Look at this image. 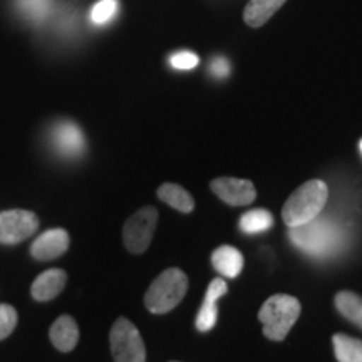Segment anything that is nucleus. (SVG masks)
I'll return each instance as SVG.
<instances>
[{
	"mask_svg": "<svg viewBox=\"0 0 362 362\" xmlns=\"http://www.w3.org/2000/svg\"><path fill=\"white\" fill-rule=\"evenodd\" d=\"M329 188L322 180H310L291 194L282 208V218L288 228L309 223L324 210Z\"/></svg>",
	"mask_w": 362,
	"mask_h": 362,
	"instance_id": "1",
	"label": "nucleus"
},
{
	"mask_svg": "<svg viewBox=\"0 0 362 362\" xmlns=\"http://www.w3.org/2000/svg\"><path fill=\"white\" fill-rule=\"evenodd\" d=\"M300 310V302L292 296L277 293L267 298L259 312L265 337H269L270 341H284L291 332L292 325L297 322Z\"/></svg>",
	"mask_w": 362,
	"mask_h": 362,
	"instance_id": "2",
	"label": "nucleus"
},
{
	"mask_svg": "<svg viewBox=\"0 0 362 362\" xmlns=\"http://www.w3.org/2000/svg\"><path fill=\"white\" fill-rule=\"evenodd\" d=\"M188 291V277L180 269H168L158 275L155 282L149 285L144 305L151 314H166L173 310L183 300Z\"/></svg>",
	"mask_w": 362,
	"mask_h": 362,
	"instance_id": "3",
	"label": "nucleus"
},
{
	"mask_svg": "<svg viewBox=\"0 0 362 362\" xmlns=\"http://www.w3.org/2000/svg\"><path fill=\"white\" fill-rule=\"evenodd\" d=\"M110 341L116 362H146V349L141 334L131 320L119 317L112 325Z\"/></svg>",
	"mask_w": 362,
	"mask_h": 362,
	"instance_id": "4",
	"label": "nucleus"
},
{
	"mask_svg": "<svg viewBox=\"0 0 362 362\" xmlns=\"http://www.w3.org/2000/svg\"><path fill=\"white\" fill-rule=\"evenodd\" d=\"M158 221V211L153 206H144L124 223L123 240L131 253H143L151 243Z\"/></svg>",
	"mask_w": 362,
	"mask_h": 362,
	"instance_id": "5",
	"label": "nucleus"
},
{
	"mask_svg": "<svg viewBox=\"0 0 362 362\" xmlns=\"http://www.w3.org/2000/svg\"><path fill=\"white\" fill-rule=\"evenodd\" d=\"M291 238L297 247L309 253H325L336 242V232L327 221L310 220L309 223L292 226Z\"/></svg>",
	"mask_w": 362,
	"mask_h": 362,
	"instance_id": "6",
	"label": "nucleus"
},
{
	"mask_svg": "<svg viewBox=\"0 0 362 362\" xmlns=\"http://www.w3.org/2000/svg\"><path fill=\"white\" fill-rule=\"evenodd\" d=\"M39 218L33 211L7 210L0 214V243L16 245L37 232Z\"/></svg>",
	"mask_w": 362,
	"mask_h": 362,
	"instance_id": "7",
	"label": "nucleus"
},
{
	"mask_svg": "<svg viewBox=\"0 0 362 362\" xmlns=\"http://www.w3.org/2000/svg\"><path fill=\"white\" fill-rule=\"evenodd\" d=\"M210 187L214 189L216 197L221 198V200L232 206L250 205L257 197L255 187H253L252 181L248 180L221 176V178H215L211 181Z\"/></svg>",
	"mask_w": 362,
	"mask_h": 362,
	"instance_id": "8",
	"label": "nucleus"
},
{
	"mask_svg": "<svg viewBox=\"0 0 362 362\" xmlns=\"http://www.w3.org/2000/svg\"><path fill=\"white\" fill-rule=\"evenodd\" d=\"M69 233L64 228H52L44 232L30 247V253L37 260H52L61 257L69 248Z\"/></svg>",
	"mask_w": 362,
	"mask_h": 362,
	"instance_id": "9",
	"label": "nucleus"
},
{
	"mask_svg": "<svg viewBox=\"0 0 362 362\" xmlns=\"http://www.w3.org/2000/svg\"><path fill=\"white\" fill-rule=\"evenodd\" d=\"M52 144L59 155L66 158H78L83 155L86 141L83 131L74 123H59L52 131Z\"/></svg>",
	"mask_w": 362,
	"mask_h": 362,
	"instance_id": "10",
	"label": "nucleus"
},
{
	"mask_svg": "<svg viewBox=\"0 0 362 362\" xmlns=\"http://www.w3.org/2000/svg\"><path fill=\"white\" fill-rule=\"evenodd\" d=\"M226 291H228V287H226V282L223 279L211 280V284L208 285L205 300H203L202 309L197 315V329L200 330V332H208V330L215 327L216 319H218L216 300H218L221 296H225Z\"/></svg>",
	"mask_w": 362,
	"mask_h": 362,
	"instance_id": "11",
	"label": "nucleus"
},
{
	"mask_svg": "<svg viewBox=\"0 0 362 362\" xmlns=\"http://www.w3.org/2000/svg\"><path fill=\"white\" fill-rule=\"evenodd\" d=\"M66 282H67V275L64 270L61 269L45 270L34 280L30 293H33V297L39 302L52 300L54 297H57L59 293L62 292Z\"/></svg>",
	"mask_w": 362,
	"mask_h": 362,
	"instance_id": "12",
	"label": "nucleus"
},
{
	"mask_svg": "<svg viewBox=\"0 0 362 362\" xmlns=\"http://www.w3.org/2000/svg\"><path fill=\"white\" fill-rule=\"evenodd\" d=\"M51 342L54 347L61 352H71L78 346L79 341V327L78 322L72 319L71 315H61L51 325V332H49Z\"/></svg>",
	"mask_w": 362,
	"mask_h": 362,
	"instance_id": "13",
	"label": "nucleus"
},
{
	"mask_svg": "<svg viewBox=\"0 0 362 362\" xmlns=\"http://www.w3.org/2000/svg\"><path fill=\"white\" fill-rule=\"evenodd\" d=\"M211 264L220 275L226 279H235L243 269V255L235 247L223 245L214 252Z\"/></svg>",
	"mask_w": 362,
	"mask_h": 362,
	"instance_id": "14",
	"label": "nucleus"
},
{
	"mask_svg": "<svg viewBox=\"0 0 362 362\" xmlns=\"http://www.w3.org/2000/svg\"><path fill=\"white\" fill-rule=\"evenodd\" d=\"M287 0H250L247 4L245 11H243V21L248 27H253V29H259L264 24H267L272 19L275 12L279 11L280 7Z\"/></svg>",
	"mask_w": 362,
	"mask_h": 362,
	"instance_id": "15",
	"label": "nucleus"
},
{
	"mask_svg": "<svg viewBox=\"0 0 362 362\" xmlns=\"http://www.w3.org/2000/svg\"><path fill=\"white\" fill-rule=\"evenodd\" d=\"M158 198L161 202H165L166 205H170L175 210L181 211V214H189L194 210V200L187 189L180 185L175 183H165L158 188Z\"/></svg>",
	"mask_w": 362,
	"mask_h": 362,
	"instance_id": "16",
	"label": "nucleus"
},
{
	"mask_svg": "<svg viewBox=\"0 0 362 362\" xmlns=\"http://www.w3.org/2000/svg\"><path fill=\"white\" fill-rule=\"evenodd\" d=\"M334 352L339 362H362V341L346 334H336L332 337Z\"/></svg>",
	"mask_w": 362,
	"mask_h": 362,
	"instance_id": "17",
	"label": "nucleus"
},
{
	"mask_svg": "<svg viewBox=\"0 0 362 362\" xmlns=\"http://www.w3.org/2000/svg\"><path fill=\"white\" fill-rule=\"evenodd\" d=\"M336 307L341 315L362 329V297L354 292L344 291L336 296Z\"/></svg>",
	"mask_w": 362,
	"mask_h": 362,
	"instance_id": "18",
	"label": "nucleus"
},
{
	"mask_svg": "<svg viewBox=\"0 0 362 362\" xmlns=\"http://www.w3.org/2000/svg\"><path fill=\"white\" fill-rule=\"evenodd\" d=\"M274 226V216L267 210H250L240 218V228L245 233H262Z\"/></svg>",
	"mask_w": 362,
	"mask_h": 362,
	"instance_id": "19",
	"label": "nucleus"
},
{
	"mask_svg": "<svg viewBox=\"0 0 362 362\" xmlns=\"http://www.w3.org/2000/svg\"><path fill=\"white\" fill-rule=\"evenodd\" d=\"M17 325V310L7 304H0V341L7 339Z\"/></svg>",
	"mask_w": 362,
	"mask_h": 362,
	"instance_id": "20",
	"label": "nucleus"
},
{
	"mask_svg": "<svg viewBox=\"0 0 362 362\" xmlns=\"http://www.w3.org/2000/svg\"><path fill=\"white\" fill-rule=\"evenodd\" d=\"M116 11H117L116 0H101V2H98L96 6H94L90 17H93V21L96 22V24H106L107 21L112 19V16H115Z\"/></svg>",
	"mask_w": 362,
	"mask_h": 362,
	"instance_id": "21",
	"label": "nucleus"
},
{
	"mask_svg": "<svg viewBox=\"0 0 362 362\" xmlns=\"http://www.w3.org/2000/svg\"><path fill=\"white\" fill-rule=\"evenodd\" d=\"M171 66L176 69H193L198 66V56L193 52H178L171 57Z\"/></svg>",
	"mask_w": 362,
	"mask_h": 362,
	"instance_id": "22",
	"label": "nucleus"
},
{
	"mask_svg": "<svg viewBox=\"0 0 362 362\" xmlns=\"http://www.w3.org/2000/svg\"><path fill=\"white\" fill-rule=\"evenodd\" d=\"M214 71H215V74L225 76L226 72H228V64H226L223 59H218V61L214 62Z\"/></svg>",
	"mask_w": 362,
	"mask_h": 362,
	"instance_id": "23",
	"label": "nucleus"
},
{
	"mask_svg": "<svg viewBox=\"0 0 362 362\" xmlns=\"http://www.w3.org/2000/svg\"><path fill=\"white\" fill-rule=\"evenodd\" d=\"M361 151H362V139H361Z\"/></svg>",
	"mask_w": 362,
	"mask_h": 362,
	"instance_id": "24",
	"label": "nucleus"
}]
</instances>
